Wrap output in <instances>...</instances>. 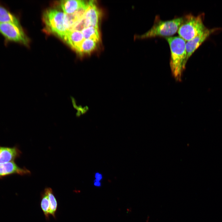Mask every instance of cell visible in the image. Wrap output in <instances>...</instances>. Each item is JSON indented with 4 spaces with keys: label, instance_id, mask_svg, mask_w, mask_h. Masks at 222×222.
<instances>
[{
    "label": "cell",
    "instance_id": "1",
    "mask_svg": "<svg viewBox=\"0 0 222 222\" xmlns=\"http://www.w3.org/2000/svg\"><path fill=\"white\" fill-rule=\"evenodd\" d=\"M171 51L170 66L174 76L180 80L186 64V41L179 36L166 37Z\"/></svg>",
    "mask_w": 222,
    "mask_h": 222
},
{
    "label": "cell",
    "instance_id": "2",
    "mask_svg": "<svg viewBox=\"0 0 222 222\" xmlns=\"http://www.w3.org/2000/svg\"><path fill=\"white\" fill-rule=\"evenodd\" d=\"M183 17L167 20H162L158 16L156 17L151 28L144 34L138 36L140 39L157 36L170 37L175 34L182 24Z\"/></svg>",
    "mask_w": 222,
    "mask_h": 222
},
{
    "label": "cell",
    "instance_id": "3",
    "mask_svg": "<svg viewBox=\"0 0 222 222\" xmlns=\"http://www.w3.org/2000/svg\"><path fill=\"white\" fill-rule=\"evenodd\" d=\"M43 18L46 30L63 39L69 31L66 14L64 12L56 9H49L44 13Z\"/></svg>",
    "mask_w": 222,
    "mask_h": 222
},
{
    "label": "cell",
    "instance_id": "4",
    "mask_svg": "<svg viewBox=\"0 0 222 222\" xmlns=\"http://www.w3.org/2000/svg\"><path fill=\"white\" fill-rule=\"evenodd\" d=\"M203 14L197 16L189 14L183 17V22L178 32L179 36L185 41L194 38L207 28L203 23Z\"/></svg>",
    "mask_w": 222,
    "mask_h": 222
},
{
    "label": "cell",
    "instance_id": "5",
    "mask_svg": "<svg viewBox=\"0 0 222 222\" xmlns=\"http://www.w3.org/2000/svg\"><path fill=\"white\" fill-rule=\"evenodd\" d=\"M0 34L4 39L5 44L15 43L27 46L29 43V39L20 25L0 23Z\"/></svg>",
    "mask_w": 222,
    "mask_h": 222
},
{
    "label": "cell",
    "instance_id": "6",
    "mask_svg": "<svg viewBox=\"0 0 222 222\" xmlns=\"http://www.w3.org/2000/svg\"><path fill=\"white\" fill-rule=\"evenodd\" d=\"M219 30L218 28H207L203 32L186 43L187 63L188 60L194 51L209 37L214 32Z\"/></svg>",
    "mask_w": 222,
    "mask_h": 222
},
{
    "label": "cell",
    "instance_id": "7",
    "mask_svg": "<svg viewBox=\"0 0 222 222\" xmlns=\"http://www.w3.org/2000/svg\"><path fill=\"white\" fill-rule=\"evenodd\" d=\"M100 12L94 1H89L84 18L85 28L93 27L98 28Z\"/></svg>",
    "mask_w": 222,
    "mask_h": 222
},
{
    "label": "cell",
    "instance_id": "8",
    "mask_svg": "<svg viewBox=\"0 0 222 222\" xmlns=\"http://www.w3.org/2000/svg\"><path fill=\"white\" fill-rule=\"evenodd\" d=\"M30 174L29 170L19 167L14 161L0 163V179L14 174L24 175Z\"/></svg>",
    "mask_w": 222,
    "mask_h": 222
},
{
    "label": "cell",
    "instance_id": "9",
    "mask_svg": "<svg viewBox=\"0 0 222 222\" xmlns=\"http://www.w3.org/2000/svg\"><path fill=\"white\" fill-rule=\"evenodd\" d=\"M21 154L16 146L9 147L0 146V163L14 161Z\"/></svg>",
    "mask_w": 222,
    "mask_h": 222
},
{
    "label": "cell",
    "instance_id": "10",
    "mask_svg": "<svg viewBox=\"0 0 222 222\" xmlns=\"http://www.w3.org/2000/svg\"><path fill=\"white\" fill-rule=\"evenodd\" d=\"M84 39L81 31H68L63 39L76 51Z\"/></svg>",
    "mask_w": 222,
    "mask_h": 222
},
{
    "label": "cell",
    "instance_id": "11",
    "mask_svg": "<svg viewBox=\"0 0 222 222\" xmlns=\"http://www.w3.org/2000/svg\"><path fill=\"white\" fill-rule=\"evenodd\" d=\"M11 23L20 25L19 19L9 8L0 2V23Z\"/></svg>",
    "mask_w": 222,
    "mask_h": 222
},
{
    "label": "cell",
    "instance_id": "12",
    "mask_svg": "<svg viewBox=\"0 0 222 222\" xmlns=\"http://www.w3.org/2000/svg\"><path fill=\"white\" fill-rule=\"evenodd\" d=\"M88 2H84L82 5L75 12L70 14H66L69 31L72 26L83 17L88 8Z\"/></svg>",
    "mask_w": 222,
    "mask_h": 222
},
{
    "label": "cell",
    "instance_id": "13",
    "mask_svg": "<svg viewBox=\"0 0 222 222\" xmlns=\"http://www.w3.org/2000/svg\"><path fill=\"white\" fill-rule=\"evenodd\" d=\"M84 2L82 0H63L60 2V6L64 12L66 14H70L75 12Z\"/></svg>",
    "mask_w": 222,
    "mask_h": 222
},
{
    "label": "cell",
    "instance_id": "14",
    "mask_svg": "<svg viewBox=\"0 0 222 222\" xmlns=\"http://www.w3.org/2000/svg\"><path fill=\"white\" fill-rule=\"evenodd\" d=\"M98 41L93 39H84L76 51L81 55L89 54L96 48Z\"/></svg>",
    "mask_w": 222,
    "mask_h": 222
},
{
    "label": "cell",
    "instance_id": "15",
    "mask_svg": "<svg viewBox=\"0 0 222 222\" xmlns=\"http://www.w3.org/2000/svg\"><path fill=\"white\" fill-rule=\"evenodd\" d=\"M40 207L47 220H49L50 211V203L48 196L44 190L40 194Z\"/></svg>",
    "mask_w": 222,
    "mask_h": 222
},
{
    "label": "cell",
    "instance_id": "16",
    "mask_svg": "<svg viewBox=\"0 0 222 222\" xmlns=\"http://www.w3.org/2000/svg\"><path fill=\"white\" fill-rule=\"evenodd\" d=\"M44 190L47 194L50 203V216H52L54 218L56 219V213L58 208L57 200L51 188L47 187Z\"/></svg>",
    "mask_w": 222,
    "mask_h": 222
},
{
    "label": "cell",
    "instance_id": "17",
    "mask_svg": "<svg viewBox=\"0 0 222 222\" xmlns=\"http://www.w3.org/2000/svg\"><path fill=\"white\" fill-rule=\"evenodd\" d=\"M81 32L84 39H93L99 41L100 36L98 28L90 27L84 28Z\"/></svg>",
    "mask_w": 222,
    "mask_h": 222
},
{
    "label": "cell",
    "instance_id": "18",
    "mask_svg": "<svg viewBox=\"0 0 222 222\" xmlns=\"http://www.w3.org/2000/svg\"><path fill=\"white\" fill-rule=\"evenodd\" d=\"M95 180L100 181L102 179V177L101 175L99 173H97L95 175Z\"/></svg>",
    "mask_w": 222,
    "mask_h": 222
},
{
    "label": "cell",
    "instance_id": "19",
    "mask_svg": "<svg viewBox=\"0 0 222 222\" xmlns=\"http://www.w3.org/2000/svg\"><path fill=\"white\" fill-rule=\"evenodd\" d=\"M94 185L96 187H99L101 186V183L100 181L95 180L94 181Z\"/></svg>",
    "mask_w": 222,
    "mask_h": 222
},
{
    "label": "cell",
    "instance_id": "20",
    "mask_svg": "<svg viewBox=\"0 0 222 222\" xmlns=\"http://www.w3.org/2000/svg\"><path fill=\"white\" fill-rule=\"evenodd\" d=\"M149 219H150V217H149V216H148V217H147V222H149Z\"/></svg>",
    "mask_w": 222,
    "mask_h": 222
}]
</instances>
